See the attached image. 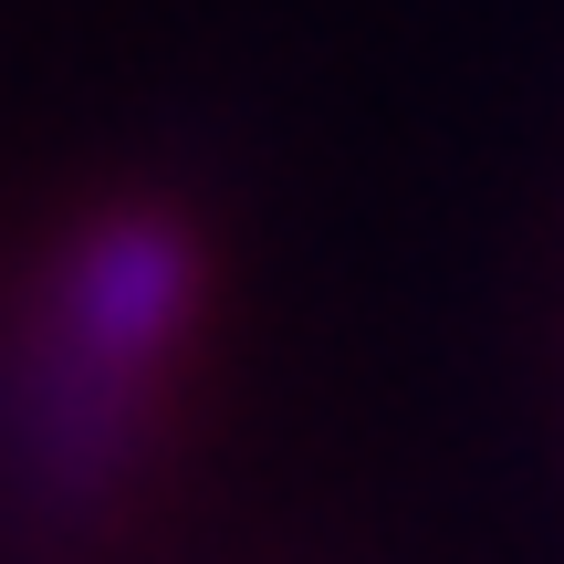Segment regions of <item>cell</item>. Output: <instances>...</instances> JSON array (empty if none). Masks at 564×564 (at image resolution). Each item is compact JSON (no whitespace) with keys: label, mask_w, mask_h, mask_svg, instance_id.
<instances>
[{"label":"cell","mask_w":564,"mask_h":564,"mask_svg":"<svg viewBox=\"0 0 564 564\" xmlns=\"http://www.w3.org/2000/svg\"><path fill=\"white\" fill-rule=\"evenodd\" d=\"M63 314H74V356L95 377H137L188 314V230L178 220H105L74 251Z\"/></svg>","instance_id":"cell-1"}]
</instances>
